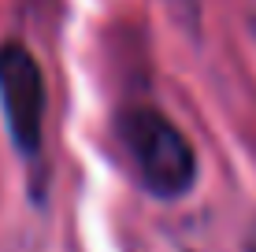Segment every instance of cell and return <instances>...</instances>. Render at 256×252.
I'll return each mask as SVG.
<instances>
[{
  "mask_svg": "<svg viewBox=\"0 0 256 252\" xmlns=\"http://www.w3.org/2000/svg\"><path fill=\"white\" fill-rule=\"evenodd\" d=\"M119 137L141 186L152 197H182L197 182V156L182 130L152 108H134L119 119Z\"/></svg>",
  "mask_w": 256,
  "mask_h": 252,
  "instance_id": "1",
  "label": "cell"
},
{
  "mask_svg": "<svg viewBox=\"0 0 256 252\" xmlns=\"http://www.w3.org/2000/svg\"><path fill=\"white\" fill-rule=\"evenodd\" d=\"M0 108L15 149L34 160L45 130V74L38 59L15 41L0 48Z\"/></svg>",
  "mask_w": 256,
  "mask_h": 252,
  "instance_id": "2",
  "label": "cell"
},
{
  "mask_svg": "<svg viewBox=\"0 0 256 252\" xmlns=\"http://www.w3.org/2000/svg\"><path fill=\"white\" fill-rule=\"evenodd\" d=\"M249 252H256V230H252V238H249Z\"/></svg>",
  "mask_w": 256,
  "mask_h": 252,
  "instance_id": "3",
  "label": "cell"
}]
</instances>
